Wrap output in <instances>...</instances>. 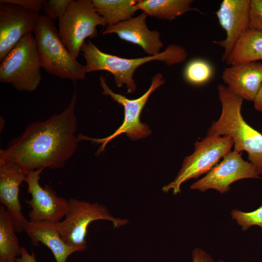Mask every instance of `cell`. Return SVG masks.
<instances>
[{
	"label": "cell",
	"mask_w": 262,
	"mask_h": 262,
	"mask_svg": "<svg viewBox=\"0 0 262 262\" xmlns=\"http://www.w3.org/2000/svg\"><path fill=\"white\" fill-rule=\"evenodd\" d=\"M27 173L14 165L0 163V201L12 217L18 233L24 231L29 222L22 214L19 199V187Z\"/></svg>",
	"instance_id": "cell-15"
},
{
	"label": "cell",
	"mask_w": 262,
	"mask_h": 262,
	"mask_svg": "<svg viewBox=\"0 0 262 262\" xmlns=\"http://www.w3.org/2000/svg\"><path fill=\"white\" fill-rule=\"evenodd\" d=\"M44 0H0V2H7L21 6L26 9L39 12L42 9Z\"/></svg>",
	"instance_id": "cell-26"
},
{
	"label": "cell",
	"mask_w": 262,
	"mask_h": 262,
	"mask_svg": "<svg viewBox=\"0 0 262 262\" xmlns=\"http://www.w3.org/2000/svg\"><path fill=\"white\" fill-rule=\"evenodd\" d=\"M217 89L222 112L219 118L212 123L207 135L230 137L234 142V150L246 152L249 162L259 175L262 174V134L244 119L241 113L244 99L226 86L219 84Z\"/></svg>",
	"instance_id": "cell-2"
},
{
	"label": "cell",
	"mask_w": 262,
	"mask_h": 262,
	"mask_svg": "<svg viewBox=\"0 0 262 262\" xmlns=\"http://www.w3.org/2000/svg\"><path fill=\"white\" fill-rule=\"evenodd\" d=\"M39 12L0 2V61L24 37L33 33Z\"/></svg>",
	"instance_id": "cell-12"
},
{
	"label": "cell",
	"mask_w": 262,
	"mask_h": 262,
	"mask_svg": "<svg viewBox=\"0 0 262 262\" xmlns=\"http://www.w3.org/2000/svg\"><path fill=\"white\" fill-rule=\"evenodd\" d=\"M232 218L242 227L243 230H246L251 226H258L262 229V205L251 212H244L233 209L231 212Z\"/></svg>",
	"instance_id": "cell-23"
},
{
	"label": "cell",
	"mask_w": 262,
	"mask_h": 262,
	"mask_svg": "<svg viewBox=\"0 0 262 262\" xmlns=\"http://www.w3.org/2000/svg\"><path fill=\"white\" fill-rule=\"evenodd\" d=\"M222 78L234 93L253 101L262 83V63L253 61L226 67Z\"/></svg>",
	"instance_id": "cell-16"
},
{
	"label": "cell",
	"mask_w": 262,
	"mask_h": 262,
	"mask_svg": "<svg viewBox=\"0 0 262 262\" xmlns=\"http://www.w3.org/2000/svg\"><path fill=\"white\" fill-rule=\"evenodd\" d=\"M233 139L227 135H209L196 141L194 152L183 160L181 168L175 179L164 185L162 191H172L174 195L180 192L181 185L191 179L207 174L221 158L231 151Z\"/></svg>",
	"instance_id": "cell-8"
},
{
	"label": "cell",
	"mask_w": 262,
	"mask_h": 262,
	"mask_svg": "<svg viewBox=\"0 0 262 262\" xmlns=\"http://www.w3.org/2000/svg\"><path fill=\"white\" fill-rule=\"evenodd\" d=\"M71 0H45L42 10L44 15L52 20L58 19L66 12Z\"/></svg>",
	"instance_id": "cell-24"
},
{
	"label": "cell",
	"mask_w": 262,
	"mask_h": 262,
	"mask_svg": "<svg viewBox=\"0 0 262 262\" xmlns=\"http://www.w3.org/2000/svg\"><path fill=\"white\" fill-rule=\"evenodd\" d=\"M262 60V31L249 29L235 45L226 62L230 66Z\"/></svg>",
	"instance_id": "cell-19"
},
{
	"label": "cell",
	"mask_w": 262,
	"mask_h": 262,
	"mask_svg": "<svg viewBox=\"0 0 262 262\" xmlns=\"http://www.w3.org/2000/svg\"><path fill=\"white\" fill-rule=\"evenodd\" d=\"M259 174L255 167L245 161L242 152L230 151L203 178L191 186V190L205 192L214 189L221 194L228 192L233 182L245 179H259Z\"/></svg>",
	"instance_id": "cell-11"
},
{
	"label": "cell",
	"mask_w": 262,
	"mask_h": 262,
	"mask_svg": "<svg viewBox=\"0 0 262 262\" xmlns=\"http://www.w3.org/2000/svg\"><path fill=\"white\" fill-rule=\"evenodd\" d=\"M250 9L251 0H224L221 2L216 14L227 37L213 42L224 49L222 61H226L241 36L249 29Z\"/></svg>",
	"instance_id": "cell-13"
},
{
	"label": "cell",
	"mask_w": 262,
	"mask_h": 262,
	"mask_svg": "<svg viewBox=\"0 0 262 262\" xmlns=\"http://www.w3.org/2000/svg\"><path fill=\"white\" fill-rule=\"evenodd\" d=\"M75 91L67 107L44 121L30 123L6 148L0 150V163L14 165L28 173L49 168H61L76 151Z\"/></svg>",
	"instance_id": "cell-1"
},
{
	"label": "cell",
	"mask_w": 262,
	"mask_h": 262,
	"mask_svg": "<svg viewBox=\"0 0 262 262\" xmlns=\"http://www.w3.org/2000/svg\"><path fill=\"white\" fill-rule=\"evenodd\" d=\"M107 23L96 11L91 0H71L64 15L59 18L58 32L68 51L78 58L88 38L98 35V26Z\"/></svg>",
	"instance_id": "cell-7"
},
{
	"label": "cell",
	"mask_w": 262,
	"mask_h": 262,
	"mask_svg": "<svg viewBox=\"0 0 262 262\" xmlns=\"http://www.w3.org/2000/svg\"></svg>",
	"instance_id": "cell-31"
},
{
	"label": "cell",
	"mask_w": 262,
	"mask_h": 262,
	"mask_svg": "<svg viewBox=\"0 0 262 262\" xmlns=\"http://www.w3.org/2000/svg\"><path fill=\"white\" fill-rule=\"evenodd\" d=\"M217 262H225V261H224L223 260H219L217 261Z\"/></svg>",
	"instance_id": "cell-30"
},
{
	"label": "cell",
	"mask_w": 262,
	"mask_h": 262,
	"mask_svg": "<svg viewBox=\"0 0 262 262\" xmlns=\"http://www.w3.org/2000/svg\"><path fill=\"white\" fill-rule=\"evenodd\" d=\"M213 70L211 65L202 59H194L186 66L183 74L185 80L196 85L208 82L212 77Z\"/></svg>",
	"instance_id": "cell-22"
},
{
	"label": "cell",
	"mask_w": 262,
	"mask_h": 262,
	"mask_svg": "<svg viewBox=\"0 0 262 262\" xmlns=\"http://www.w3.org/2000/svg\"><path fill=\"white\" fill-rule=\"evenodd\" d=\"M98 13L108 25H114L132 18L138 10V0H92Z\"/></svg>",
	"instance_id": "cell-21"
},
{
	"label": "cell",
	"mask_w": 262,
	"mask_h": 262,
	"mask_svg": "<svg viewBox=\"0 0 262 262\" xmlns=\"http://www.w3.org/2000/svg\"><path fill=\"white\" fill-rule=\"evenodd\" d=\"M249 29L262 31V0H251Z\"/></svg>",
	"instance_id": "cell-25"
},
{
	"label": "cell",
	"mask_w": 262,
	"mask_h": 262,
	"mask_svg": "<svg viewBox=\"0 0 262 262\" xmlns=\"http://www.w3.org/2000/svg\"><path fill=\"white\" fill-rule=\"evenodd\" d=\"M15 224L5 207L0 206V262H16L20 256V246Z\"/></svg>",
	"instance_id": "cell-20"
},
{
	"label": "cell",
	"mask_w": 262,
	"mask_h": 262,
	"mask_svg": "<svg viewBox=\"0 0 262 262\" xmlns=\"http://www.w3.org/2000/svg\"><path fill=\"white\" fill-rule=\"evenodd\" d=\"M33 33L42 68L61 79L76 81L85 78V65L79 63L68 51L53 20L40 15Z\"/></svg>",
	"instance_id": "cell-4"
},
{
	"label": "cell",
	"mask_w": 262,
	"mask_h": 262,
	"mask_svg": "<svg viewBox=\"0 0 262 262\" xmlns=\"http://www.w3.org/2000/svg\"><path fill=\"white\" fill-rule=\"evenodd\" d=\"M253 102L255 108L262 113V83Z\"/></svg>",
	"instance_id": "cell-29"
},
{
	"label": "cell",
	"mask_w": 262,
	"mask_h": 262,
	"mask_svg": "<svg viewBox=\"0 0 262 262\" xmlns=\"http://www.w3.org/2000/svg\"><path fill=\"white\" fill-rule=\"evenodd\" d=\"M69 201V210L64 220L53 224L66 244L84 251L87 248L85 238L91 223L106 220L112 222L115 228H119L129 222L127 219L114 216L105 206L100 203L73 198Z\"/></svg>",
	"instance_id": "cell-6"
},
{
	"label": "cell",
	"mask_w": 262,
	"mask_h": 262,
	"mask_svg": "<svg viewBox=\"0 0 262 262\" xmlns=\"http://www.w3.org/2000/svg\"><path fill=\"white\" fill-rule=\"evenodd\" d=\"M16 262H37L35 254L33 251H32L30 254L26 248L24 247H22L21 253L20 256L16 258Z\"/></svg>",
	"instance_id": "cell-28"
},
{
	"label": "cell",
	"mask_w": 262,
	"mask_h": 262,
	"mask_svg": "<svg viewBox=\"0 0 262 262\" xmlns=\"http://www.w3.org/2000/svg\"><path fill=\"white\" fill-rule=\"evenodd\" d=\"M192 261L193 262H215L209 254L199 248L193 250Z\"/></svg>",
	"instance_id": "cell-27"
},
{
	"label": "cell",
	"mask_w": 262,
	"mask_h": 262,
	"mask_svg": "<svg viewBox=\"0 0 262 262\" xmlns=\"http://www.w3.org/2000/svg\"><path fill=\"white\" fill-rule=\"evenodd\" d=\"M40 63L34 36L29 34L9 52L0 65V82L18 91H34L41 80Z\"/></svg>",
	"instance_id": "cell-5"
},
{
	"label": "cell",
	"mask_w": 262,
	"mask_h": 262,
	"mask_svg": "<svg viewBox=\"0 0 262 262\" xmlns=\"http://www.w3.org/2000/svg\"><path fill=\"white\" fill-rule=\"evenodd\" d=\"M81 51L86 61V73L107 71L113 75L116 85L120 88L125 84L128 93H130L136 89L133 76L140 66L155 60L163 62L168 66H173L184 62L188 56L185 49L176 44L169 45L158 54L133 59L106 53L89 40L83 43Z\"/></svg>",
	"instance_id": "cell-3"
},
{
	"label": "cell",
	"mask_w": 262,
	"mask_h": 262,
	"mask_svg": "<svg viewBox=\"0 0 262 262\" xmlns=\"http://www.w3.org/2000/svg\"><path fill=\"white\" fill-rule=\"evenodd\" d=\"M192 0H138V9L148 16L172 21L192 10Z\"/></svg>",
	"instance_id": "cell-18"
},
{
	"label": "cell",
	"mask_w": 262,
	"mask_h": 262,
	"mask_svg": "<svg viewBox=\"0 0 262 262\" xmlns=\"http://www.w3.org/2000/svg\"><path fill=\"white\" fill-rule=\"evenodd\" d=\"M148 16L145 13L131 19L114 25H108L102 35L115 33L122 40L140 46L149 56L160 53L164 44L160 33L150 31L146 24Z\"/></svg>",
	"instance_id": "cell-14"
},
{
	"label": "cell",
	"mask_w": 262,
	"mask_h": 262,
	"mask_svg": "<svg viewBox=\"0 0 262 262\" xmlns=\"http://www.w3.org/2000/svg\"><path fill=\"white\" fill-rule=\"evenodd\" d=\"M44 169L29 172L25 179L28 185V193L32 198L25 200L31 208L28 213L29 221L32 223L54 224L61 221L69 210V201L58 196L47 184H39L40 174Z\"/></svg>",
	"instance_id": "cell-10"
},
{
	"label": "cell",
	"mask_w": 262,
	"mask_h": 262,
	"mask_svg": "<svg viewBox=\"0 0 262 262\" xmlns=\"http://www.w3.org/2000/svg\"><path fill=\"white\" fill-rule=\"evenodd\" d=\"M165 80L161 73H157L152 77L149 89L140 98L131 99L120 94L114 93L108 86L106 79L103 76L99 77L100 85L102 89V94L108 95L115 101L121 104L124 108V119L122 124L111 135L104 138H91L82 134L78 135L80 141L90 140L101 145L97 154L104 151L106 145L113 139L122 133H125L131 140L145 138L151 131L149 128L140 120V115L142 109L151 93L157 88L164 84Z\"/></svg>",
	"instance_id": "cell-9"
},
{
	"label": "cell",
	"mask_w": 262,
	"mask_h": 262,
	"mask_svg": "<svg viewBox=\"0 0 262 262\" xmlns=\"http://www.w3.org/2000/svg\"><path fill=\"white\" fill-rule=\"evenodd\" d=\"M24 231L33 245L38 246L41 243L48 247L56 262H66L67 258L73 253L84 251L66 244L53 224L29 221L24 227Z\"/></svg>",
	"instance_id": "cell-17"
}]
</instances>
